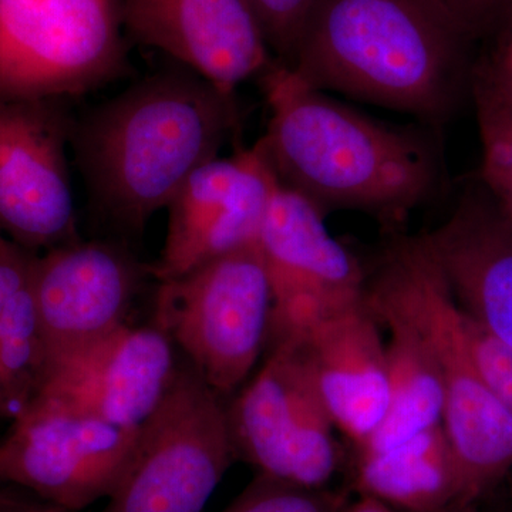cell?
<instances>
[{
  "label": "cell",
  "mask_w": 512,
  "mask_h": 512,
  "mask_svg": "<svg viewBox=\"0 0 512 512\" xmlns=\"http://www.w3.org/2000/svg\"><path fill=\"white\" fill-rule=\"evenodd\" d=\"M373 313L390 332L386 345L389 403L382 424L357 448V456L389 450L439 426L446 412V389L429 343L400 316Z\"/></svg>",
  "instance_id": "obj_19"
},
{
  "label": "cell",
  "mask_w": 512,
  "mask_h": 512,
  "mask_svg": "<svg viewBox=\"0 0 512 512\" xmlns=\"http://www.w3.org/2000/svg\"><path fill=\"white\" fill-rule=\"evenodd\" d=\"M483 141L481 180L512 227V117H478Z\"/></svg>",
  "instance_id": "obj_21"
},
{
  "label": "cell",
  "mask_w": 512,
  "mask_h": 512,
  "mask_svg": "<svg viewBox=\"0 0 512 512\" xmlns=\"http://www.w3.org/2000/svg\"><path fill=\"white\" fill-rule=\"evenodd\" d=\"M66 100L0 97V235L35 254L79 241Z\"/></svg>",
  "instance_id": "obj_10"
},
{
  "label": "cell",
  "mask_w": 512,
  "mask_h": 512,
  "mask_svg": "<svg viewBox=\"0 0 512 512\" xmlns=\"http://www.w3.org/2000/svg\"><path fill=\"white\" fill-rule=\"evenodd\" d=\"M379 323L365 301L285 339L301 346L330 419L356 450L382 424L389 403V369Z\"/></svg>",
  "instance_id": "obj_17"
},
{
  "label": "cell",
  "mask_w": 512,
  "mask_h": 512,
  "mask_svg": "<svg viewBox=\"0 0 512 512\" xmlns=\"http://www.w3.org/2000/svg\"><path fill=\"white\" fill-rule=\"evenodd\" d=\"M276 62L291 66L318 0H248Z\"/></svg>",
  "instance_id": "obj_22"
},
{
  "label": "cell",
  "mask_w": 512,
  "mask_h": 512,
  "mask_svg": "<svg viewBox=\"0 0 512 512\" xmlns=\"http://www.w3.org/2000/svg\"><path fill=\"white\" fill-rule=\"evenodd\" d=\"M348 504L345 494L329 488L312 490L258 474L224 512H343Z\"/></svg>",
  "instance_id": "obj_20"
},
{
  "label": "cell",
  "mask_w": 512,
  "mask_h": 512,
  "mask_svg": "<svg viewBox=\"0 0 512 512\" xmlns=\"http://www.w3.org/2000/svg\"><path fill=\"white\" fill-rule=\"evenodd\" d=\"M259 80L271 113L259 147L278 183L323 215L399 222L436 194L440 158L429 134L366 116L276 60Z\"/></svg>",
  "instance_id": "obj_1"
},
{
  "label": "cell",
  "mask_w": 512,
  "mask_h": 512,
  "mask_svg": "<svg viewBox=\"0 0 512 512\" xmlns=\"http://www.w3.org/2000/svg\"><path fill=\"white\" fill-rule=\"evenodd\" d=\"M35 504L26 503L15 495L0 491V512H23Z\"/></svg>",
  "instance_id": "obj_28"
},
{
  "label": "cell",
  "mask_w": 512,
  "mask_h": 512,
  "mask_svg": "<svg viewBox=\"0 0 512 512\" xmlns=\"http://www.w3.org/2000/svg\"><path fill=\"white\" fill-rule=\"evenodd\" d=\"M56 507H52V505H33L32 508H29V510L23 511V512H52L55 510Z\"/></svg>",
  "instance_id": "obj_30"
},
{
  "label": "cell",
  "mask_w": 512,
  "mask_h": 512,
  "mask_svg": "<svg viewBox=\"0 0 512 512\" xmlns=\"http://www.w3.org/2000/svg\"><path fill=\"white\" fill-rule=\"evenodd\" d=\"M466 332L478 372L488 389L512 416V346L495 338L464 313Z\"/></svg>",
  "instance_id": "obj_24"
},
{
  "label": "cell",
  "mask_w": 512,
  "mask_h": 512,
  "mask_svg": "<svg viewBox=\"0 0 512 512\" xmlns=\"http://www.w3.org/2000/svg\"><path fill=\"white\" fill-rule=\"evenodd\" d=\"M140 429L35 397L0 440V483L32 491L59 510L82 511L114 493L136 454Z\"/></svg>",
  "instance_id": "obj_9"
},
{
  "label": "cell",
  "mask_w": 512,
  "mask_h": 512,
  "mask_svg": "<svg viewBox=\"0 0 512 512\" xmlns=\"http://www.w3.org/2000/svg\"><path fill=\"white\" fill-rule=\"evenodd\" d=\"M466 43L417 0H318L286 67L322 92L436 127L466 86Z\"/></svg>",
  "instance_id": "obj_3"
},
{
  "label": "cell",
  "mask_w": 512,
  "mask_h": 512,
  "mask_svg": "<svg viewBox=\"0 0 512 512\" xmlns=\"http://www.w3.org/2000/svg\"><path fill=\"white\" fill-rule=\"evenodd\" d=\"M258 245L272 291L269 345L366 301L367 276L356 256L330 235L311 201L281 184Z\"/></svg>",
  "instance_id": "obj_11"
},
{
  "label": "cell",
  "mask_w": 512,
  "mask_h": 512,
  "mask_svg": "<svg viewBox=\"0 0 512 512\" xmlns=\"http://www.w3.org/2000/svg\"><path fill=\"white\" fill-rule=\"evenodd\" d=\"M436 512H470V505H450V507L444 508V510Z\"/></svg>",
  "instance_id": "obj_29"
},
{
  "label": "cell",
  "mask_w": 512,
  "mask_h": 512,
  "mask_svg": "<svg viewBox=\"0 0 512 512\" xmlns=\"http://www.w3.org/2000/svg\"><path fill=\"white\" fill-rule=\"evenodd\" d=\"M238 126L235 94L187 67L163 70L74 120L72 150L94 207L143 231Z\"/></svg>",
  "instance_id": "obj_2"
},
{
  "label": "cell",
  "mask_w": 512,
  "mask_h": 512,
  "mask_svg": "<svg viewBox=\"0 0 512 512\" xmlns=\"http://www.w3.org/2000/svg\"><path fill=\"white\" fill-rule=\"evenodd\" d=\"M258 375L227 407L237 457L261 476L322 490L338 473L335 424L295 340L271 343Z\"/></svg>",
  "instance_id": "obj_8"
},
{
  "label": "cell",
  "mask_w": 512,
  "mask_h": 512,
  "mask_svg": "<svg viewBox=\"0 0 512 512\" xmlns=\"http://www.w3.org/2000/svg\"><path fill=\"white\" fill-rule=\"evenodd\" d=\"M494 52L471 76L477 117H512V15Z\"/></svg>",
  "instance_id": "obj_23"
},
{
  "label": "cell",
  "mask_w": 512,
  "mask_h": 512,
  "mask_svg": "<svg viewBox=\"0 0 512 512\" xmlns=\"http://www.w3.org/2000/svg\"><path fill=\"white\" fill-rule=\"evenodd\" d=\"M237 458L220 394L184 360L101 512H202Z\"/></svg>",
  "instance_id": "obj_7"
},
{
  "label": "cell",
  "mask_w": 512,
  "mask_h": 512,
  "mask_svg": "<svg viewBox=\"0 0 512 512\" xmlns=\"http://www.w3.org/2000/svg\"><path fill=\"white\" fill-rule=\"evenodd\" d=\"M461 311L512 346V227L484 185L420 235Z\"/></svg>",
  "instance_id": "obj_16"
},
{
  "label": "cell",
  "mask_w": 512,
  "mask_h": 512,
  "mask_svg": "<svg viewBox=\"0 0 512 512\" xmlns=\"http://www.w3.org/2000/svg\"><path fill=\"white\" fill-rule=\"evenodd\" d=\"M35 256L0 235V335L10 302L32 275Z\"/></svg>",
  "instance_id": "obj_26"
},
{
  "label": "cell",
  "mask_w": 512,
  "mask_h": 512,
  "mask_svg": "<svg viewBox=\"0 0 512 512\" xmlns=\"http://www.w3.org/2000/svg\"><path fill=\"white\" fill-rule=\"evenodd\" d=\"M464 40L490 32L512 15V0H417Z\"/></svg>",
  "instance_id": "obj_25"
},
{
  "label": "cell",
  "mask_w": 512,
  "mask_h": 512,
  "mask_svg": "<svg viewBox=\"0 0 512 512\" xmlns=\"http://www.w3.org/2000/svg\"><path fill=\"white\" fill-rule=\"evenodd\" d=\"M150 266L104 241L36 254L32 289L46 356L113 332L124 323Z\"/></svg>",
  "instance_id": "obj_14"
},
{
  "label": "cell",
  "mask_w": 512,
  "mask_h": 512,
  "mask_svg": "<svg viewBox=\"0 0 512 512\" xmlns=\"http://www.w3.org/2000/svg\"><path fill=\"white\" fill-rule=\"evenodd\" d=\"M366 301L376 313L412 323L429 343L446 389V430L458 470V505H470L512 470V416L478 372L464 312L423 239L399 235L387 245Z\"/></svg>",
  "instance_id": "obj_4"
},
{
  "label": "cell",
  "mask_w": 512,
  "mask_h": 512,
  "mask_svg": "<svg viewBox=\"0 0 512 512\" xmlns=\"http://www.w3.org/2000/svg\"><path fill=\"white\" fill-rule=\"evenodd\" d=\"M355 483L360 495L396 511L436 512L458 504L456 457L443 424L389 450L359 454Z\"/></svg>",
  "instance_id": "obj_18"
},
{
  "label": "cell",
  "mask_w": 512,
  "mask_h": 512,
  "mask_svg": "<svg viewBox=\"0 0 512 512\" xmlns=\"http://www.w3.org/2000/svg\"><path fill=\"white\" fill-rule=\"evenodd\" d=\"M124 29L224 93L275 63L248 0H120Z\"/></svg>",
  "instance_id": "obj_15"
},
{
  "label": "cell",
  "mask_w": 512,
  "mask_h": 512,
  "mask_svg": "<svg viewBox=\"0 0 512 512\" xmlns=\"http://www.w3.org/2000/svg\"><path fill=\"white\" fill-rule=\"evenodd\" d=\"M343 512H399L393 510L389 505L380 503L375 498L366 497V495H360L359 500L355 503H349L346 505L345 511Z\"/></svg>",
  "instance_id": "obj_27"
},
{
  "label": "cell",
  "mask_w": 512,
  "mask_h": 512,
  "mask_svg": "<svg viewBox=\"0 0 512 512\" xmlns=\"http://www.w3.org/2000/svg\"><path fill=\"white\" fill-rule=\"evenodd\" d=\"M52 512H69V511H63V510H59V508H55V510H53Z\"/></svg>",
  "instance_id": "obj_31"
},
{
  "label": "cell",
  "mask_w": 512,
  "mask_h": 512,
  "mask_svg": "<svg viewBox=\"0 0 512 512\" xmlns=\"http://www.w3.org/2000/svg\"><path fill=\"white\" fill-rule=\"evenodd\" d=\"M120 0H0V97L69 100L130 72Z\"/></svg>",
  "instance_id": "obj_5"
},
{
  "label": "cell",
  "mask_w": 512,
  "mask_h": 512,
  "mask_svg": "<svg viewBox=\"0 0 512 512\" xmlns=\"http://www.w3.org/2000/svg\"><path fill=\"white\" fill-rule=\"evenodd\" d=\"M272 291L258 241L158 282L156 325L218 394L237 389L268 343Z\"/></svg>",
  "instance_id": "obj_6"
},
{
  "label": "cell",
  "mask_w": 512,
  "mask_h": 512,
  "mask_svg": "<svg viewBox=\"0 0 512 512\" xmlns=\"http://www.w3.org/2000/svg\"><path fill=\"white\" fill-rule=\"evenodd\" d=\"M160 326H123L46 356L36 397L73 412L140 429L158 409L181 363Z\"/></svg>",
  "instance_id": "obj_12"
},
{
  "label": "cell",
  "mask_w": 512,
  "mask_h": 512,
  "mask_svg": "<svg viewBox=\"0 0 512 512\" xmlns=\"http://www.w3.org/2000/svg\"><path fill=\"white\" fill-rule=\"evenodd\" d=\"M278 185L258 143L201 165L165 208L167 234L151 276L180 278L254 244Z\"/></svg>",
  "instance_id": "obj_13"
}]
</instances>
